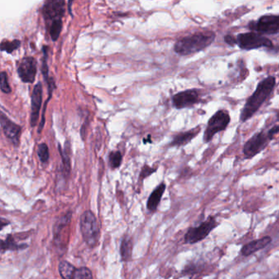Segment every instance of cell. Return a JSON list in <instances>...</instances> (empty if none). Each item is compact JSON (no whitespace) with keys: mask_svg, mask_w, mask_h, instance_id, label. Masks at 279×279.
Masks as SVG:
<instances>
[{"mask_svg":"<svg viewBox=\"0 0 279 279\" xmlns=\"http://www.w3.org/2000/svg\"><path fill=\"white\" fill-rule=\"evenodd\" d=\"M249 28L262 35L279 34V15L262 16L257 21L251 22Z\"/></svg>","mask_w":279,"mask_h":279,"instance_id":"cell-8","label":"cell"},{"mask_svg":"<svg viewBox=\"0 0 279 279\" xmlns=\"http://www.w3.org/2000/svg\"><path fill=\"white\" fill-rule=\"evenodd\" d=\"M47 30L49 33L50 37L52 39V41H57L60 36L62 30H63V21H59V22H53L49 26L47 27Z\"/></svg>","mask_w":279,"mask_h":279,"instance_id":"cell-22","label":"cell"},{"mask_svg":"<svg viewBox=\"0 0 279 279\" xmlns=\"http://www.w3.org/2000/svg\"><path fill=\"white\" fill-rule=\"evenodd\" d=\"M43 100V86L40 82L37 83L33 89L31 96V126H36L39 117V110L41 108Z\"/></svg>","mask_w":279,"mask_h":279,"instance_id":"cell-13","label":"cell"},{"mask_svg":"<svg viewBox=\"0 0 279 279\" xmlns=\"http://www.w3.org/2000/svg\"><path fill=\"white\" fill-rule=\"evenodd\" d=\"M72 213L68 212L65 215H63V217L59 218V220L57 221L56 225H55L54 230H53V236H54L55 242L59 240V238H60V235H61L62 230L67 226L68 224L71 222L72 219Z\"/></svg>","mask_w":279,"mask_h":279,"instance_id":"cell-20","label":"cell"},{"mask_svg":"<svg viewBox=\"0 0 279 279\" xmlns=\"http://www.w3.org/2000/svg\"><path fill=\"white\" fill-rule=\"evenodd\" d=\"M76 279H93V273L91 270L87 267H81L77 269Z\"/></svg>","mask_w":279,"mask_h":279,"instance_id":"cell-27","label":"cell"},{"mask_svg":"<svg viewBox=\"0 0 279 279\" xmlns=\"http://www.w3.org/2000/svg\"><path fill=\"white\" fill-rule=\"evenodd\" d=\"M38 156L42 163H46L49 159V150L46 143H43L39 144L38 147Z\"/></svg>","mask_w":279,"mask_h":279,"instance_id":"cell-25","label":"cell"},{"mask_svg":"<svg viewBox=\"0 0 279 279\" xmlns=\"http://www.w3.org/2000/svg\"><path fill=\"white\" fill-rule=\"evenodd\" d=\"M271 242H272V238L269 236L264 237L260 239L252 241L251 243L243 246V248L241 250V253L243 256H249V255L255 253L256 251L265 248L268 245L270 244Z\"/></svg>","mask_w":279,"mask_h":279,"instance_id":"cell-14","label":"cell"},{"mask_svg":"<svg viewBox=\"0 0 279 279\" xmlns=\"http://www.w3.org/2000/svg\"><path fill=\"white\" fill-rule=\"evenodd\" d=\"M269 141L271 140L268 138L267 132L261 131L254 134L251 139L246 142L243 147L245 157L251 159L256 156L265 148Z\"/></svg>","mask_w":279,"mask_h":279,"instance_id":"cell-9","label":"cell"},{"mask_svg":"<svg viewBox=\"0 0 279 279\" xmlns=\"http://www.w3.org/2000/svg\"><path fill=\"white\" fill-rule=\"evenodd\" d=\"M133 242L130 237H124L121 244V255L122 260L125 262L130 261L132 259Z\"/></svg>","mask_w":279,"mask_h":279,"instance_id":"cell-19","label":"cell"},{"mask_svg":"<svg viewBox=\"0 0 279 279\" xmlns=\"http://www.w3.org/2000/svg\"><path fill=\"white\" fill-rule=\"evenodd\" d=\"M9 221H7L5 218H1V226H2V229L5 227V225H9Z\"/></svg>","mask_w":279,"mask_h":279,"instance_id":"cell-31","label":"cell"},{"mask_svg":"<svg viewBox=\"0 0 279 279\" xmlns=\"http://www.w3.org/2000/svg\"><path fill=\"white\" fill-rule=\"evenodd\" d=\"M237 44L241 49L252 50L257 48H272L273 42L264 35L255 32L241 33L237 36Z\"/></svg>","mask_w":279,"mask_h":279,"instance_id":"cell-5","label":"cell"},{"mask_svg":"<svg viewBox=\"0 0 279 279\" xmlns=\"http://www.w3.org/2000/svg\"><path fill=\"white\" fill-rule=\"evenodd\" d=\"M59 150L63 159V174L64 176H68L71 172V159H70V145L69 143H67L65 149L62 150L59 146Z\"/></svg>","mask_w":279,"mask_h":279,"instance_id":"cell-21","label":"cell"},{"mask_svg":"<svg viewBox=\"0 0 279 279\" xmlns=\"http://www.w3.org/2000/svg\"><path fill=\"white\" fill-rule=\"evenodd\" d=\"M80 229L85 243L91 248L95 247L101 234L97 218L91 210H86L80 216Z\"/></svg>","mask_w":279,"mask_h":279,"instance_id":"cell-3","label":"cell"},{"mask_svg":"<svg viewBox=\"0 0 279 279\" xmlns=\"http://www.w3.org/2000/svg\"><path fill=\"white\" fill-rule=\"evenodd\" d=\"M230 122L231 118L228 110L223 109L217 110L208 121L207 126L203 134L204 143H210L215 134L226 130Z\"/></svg>","mask_w":279,"mask_h":279,"instance_id":"cell-4","label":"cell"},{"mask_svg":"<svg viewBox=\"0 0 279 279\" xmlns=\"http://www.w3.org/2000/svg\"><path fill=\"white\" fill-rule=\"evenodd\" d=\"M215 33L213 31L197 32L178 39L175 43V52L180 56H189L206 49L214 41Z\"/></svg>","mask_w":279,"mask_h":279,"instance_id":"cell-2","label":"cell"},{"mask_svg":"<svg viewBox=\"0 0 279 279\" xmlns=\"http://www.w3.org/2000/svg\"><path fill=\"white\" fill-rule=\"evenodd\" d=\"M156 169H153V168H151V167L148 166L147 164H145L144 166L143 167L142 171L140 173V180H143V179H146V178L148 177V176H151L154 172H156Z\"/></svg>","mask_w":279,"mask_h":279,"instance_id":"cell-28","label":"cell"},{"mask_svg":"<svg viewBox=\"0 0 279 279\" xmlns=\"http://www.w3.org/2000/svg\"><path fill=\"white\" fill-rule=\"evenodd\" d=\"M198 89H188L176 93L172 97L173 106L177 109L190 108L200 102Z\"/></svg>","mask_w":279,"mask_h":279,"instance_id":"cell-10","label":"cell"},{"mask_svg":"<svg viewBox=\"0 0 279 279\" xmlns=\"http://www.w3.org/2000/svg\"><path fill=\"white\" fill-rule=\"evenodd\" d=\"M279 133V126H274L273 127L271 128L270 130H268L267 134H268V138L270 140L274 138L276 134H278Z\"/></svg>","mask_w":279,"mask_h":279,"instance_id":"cell-29","label":"cell"},{"mask_svg":"<svg viewBox=\"0 0 279 279\" xmlns=\"http://www.w3.org/2000/svg\"><path fill=\"white\" fill-rule=\"evenodd\" d=\"M165 188H166L165 184L161 183L160 185H158L154 189L153 192L150 195L148 200H147V207L151 212L156 211L159 204H160V200L162 198Z\"/></svg>","mask_w":279,"mask_h":279,"instance_id":"cell-15","label":"cell"},{"mask_svg":"<svg viewBox=\"0 0 279 279\" xmlns=\"http://www.w3.org/2000/svg\"><path fill=\"white\" fill-rule=\"evenodd\" d=\"M200 131H201V127L198 126L186 132L180 133L175 136L173 141L171 143V146L180 147V146L186 145L188 143H190L197 134H199Z\"/></svg>","mask_w":279,"mask_h":279,"instance_id":"cell-16","label":"cell"},{"mask_svg":"<svg viewBox=\"0 0 279 279\" xmlns=\"http://www.w3.org/2000/svg\"><path fill=\"white\" fill-rule=\"evenodd\" d=\"M59 270L63 279L76 278L77 268L67 260H63L59 263Z\"/></svg>","mask_w":279,"mask_h":279,"instance_id":"cell-18","label":"cell"},{"mask_svg":"<svg viewBox=\"0 0 279 279\" xmlns=\"http://www.w3.org/2000/svg\"><path fill=\"white\" fill-rule=\"evenodd\" d=\"M21 45V41L18 39H14L13 41L3 40L1 43V51H6L8 53H11L13 51L18 49Z\"/></svg>","mask_w":279,"mask_h":279,"instance_id":"cell-23","label":"cell"},{"mask_svg":"<svg viewBox=\"0 0 279 279\" xmlns=\"http://www.w3.org/2000/svg\"><path fill=\"white\" fill-rule=\"evenodd\" d=\"M28 247L27 244H18L12 234H8L5 240L1 241V251L5 253L6 251H22Z\"/></svg>","mask_w":279,"mask_h":279,"instance_id":"cell-17","label":"cell"},{"mask_svg":"<svg viewBox=\"0 0 279 279\" xmlns=\"http://www.w3.org/2000/svg\"><path fill=\"white\" fill-rule=\"evenodd\" d=\"M18 72L22 82L32 84L35 81L37 74V63L35 58H23L18 64Z\"/></svg>","mask_w":279,"mask_h":279,"instance_id":"cell-12","label":"cell"},{"mask_svg":"<svg viewBox=\"0 0 279 279\" xmlns=\"http://www.w3.org/2000/svg\"><path fill=\"white\" fill-rule=\"evenodd\" d=\"M276 86L274 76H268L258 84L255 92L248 97L241 111L240 121L246 122L257 113L263 104L269 98Z\"/></svg>","mask_w":279,"mask_h":279,"instance_id":"cell-1","label":"cell"},{"mask_svg":"<svg viewBox=\"0 0 279 279\" xmlns=\"http://www.w3.org/2000/svg\"><path fill=\"white\" fill-rule=\"evenodd\" d=\"M225 43L230 46H234L237 44V39L231 35H227L225 36Z\"/></svg>","mask_w":279,"mask_h":279,"instance_id":"cell-30","label":"cell"},{"mask_svg":"<svg viewBox=\"0 0 279 279\" xmlns=\"http://www.w3.org/2000/svg\"><path fill=\"white\" fill-rule=\"evenodd\" d=\"M65 5L63 0H48L43 4L42 14L47 27L53 22L63 21L66 12Z\"/></svg>","mask_w":279,"mask_h":279,"instance_id":"cell-7","label":"cell"},{"mask_svg":"<svg viewBox=\"0 0 279 279\" xmlns=\"http://www.w3.org/2000/svg\"><path fill=\"white\" fill-rule=\"evenodd\" d=\"M0 78H1V84H0V85H0L1 91L5 93H11L12 89L10 85H9V79H8V75H7V72H1Z\"/></svg>","mask_w":279,"mask_h":279,"instance_id":"cell-26","label":"cell"},{"mask_svg":"<svg viewBox=\"0 0 279 279\" xmlns=\"http://www.w3.org/2000/svg\"><path fill=\"white\" fill-rule=\"evenodd\" d=\"M0 123H1L3 132L7 139H9V142L14 147H18L22 127L9 119L3 111H1V116H0Z\"/></svg>","mask_w":279,"mask_h":279,"instance_id":"cell-11","label":"cell"},{"mask_svg":"<svg viewBox=\"0 0 279 279\" xmlns=\"http://www.w3.org/2000/svg\"><path fill=\"white\" fill-rule=\"evenodd\" d=\"M217 223L214 217H209L206 220L192 227L187 231L184 236V242L187 244H195L204 240L210 234V232L217 227Z\"/></svg>","mask_w":279,"mask_h":279,"instance_id":"cell-6","label":"cell"},{"mask_svg":"<svg viewBox=\"0 0 279 279\" xmlns=\"http://www.w3.org/2000/svg\"><path fill=\"white\" fill-rule=\"evenodd\" d=\"M277 119L279 121V110L278 111H277Z\"/></svg>","mask_w":279,"mask_h":279,"instance_id":"cell-32","label":"cell"},{"mask_svg":"<svg viewBox=\"0 0 279 279\" xmlns=\"http://www.w3.org/2000/svg\"><path fill=\"white\" fill-rule=\"evenodd\" d=\"M122 162V154L119 151L111 152L109 155V164L111 169L115 170L121 166Z\"/></svg>","mask_w":279,"mask_h":279,"instance_id":"cell-24","label":"cell"}]
</instances>
